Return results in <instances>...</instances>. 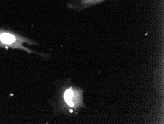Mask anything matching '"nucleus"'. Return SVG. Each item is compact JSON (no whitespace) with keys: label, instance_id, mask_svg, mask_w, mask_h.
Instances as JSON below:
<instances>
[{"label":"nucleus","instance_id":"f257e3e1","mask_svg":"<svg viewBox=\"0 0 164 124\" xmlns=\"http://www.w3.org/2000/svg\"><path fill=\"white\" fill-rule=\"evenodd\" d=\"M27 43L29 45H36L38 43L33 40L21 35L15 31L0 28V47L8 50L9 49L23 50L28 53H35L42 57L47 55L43 53H39L25 46L24 44Z\"/></svg>","mask_w":164,"mask_h":124},{"label":"nucleus","instance_id":"f03ea898","mask_svg":"<svg viewBox=\"0 0 164 124\" xmlns=\"http://www.w3.org/2000/svg\"><path fill=\"white\" fill-rule=\"evenodd\" d=\"M64 100L69 107L75 108L79 106L82 103V98L78 91L69 89L64 93Z\"/></svg>","mask_w":164,"mask_h":124},{"label":"nucleus","instance_id":"7ed1b4c3","mask_svg":"<svg viewBox=\"0 0 164 124\" xmlns=\"http://www.w3.org/2000/svg\"><path fill=\"white\" fill-rule=\"evenodd\" d=\"M105 0H71L68 4V7L71 10L80 11L96 5Z\"/></svg>","mask_w":164,"mask_h":124}]
</instances>
